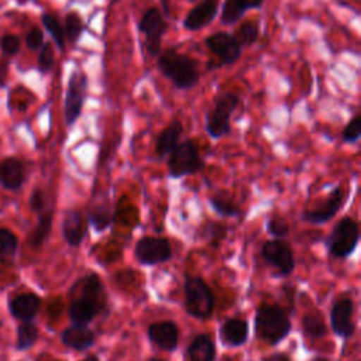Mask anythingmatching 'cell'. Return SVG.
Wrapping results in <instances>:
<instances>
[{"mask_svg":"<svg viewBox=\"0 0 361 361\" xmlns=\"http://www.w3.org/2000/svg\"><path fill=\"white\" fill-rule=\"evenodd\" d=\"M0 48L6 55H14L20 49V41L16 35L4 34L0 39Z\"/></svg>","mask_w":361,"mask_h":361,"instance_id":"37","label":"cell"},{"mask_svg":"<svg viewBox=\"0 0 361 361\" xmlns=\"http://www.w3.org/2000/svg\"><path fill=\"white\" fill-rule=\"evenodd\" d=\"M241 47H251L259 38V25L255 21H244L233 34Z\"/></svg>","mask_w":361,"mask_h":361,"instance_id":"26","label":"cell"},{"mask_svg":"<svg viewBox=\"0 0 361 361\" xmlns=\"http://www.w3.org/2000/svg\"><path fill=\"white\" fill-rule=\"evenodd\" d=\"M148 361H164V360H158V358H151V360H148Z\"/></svg>","mask_w":361,"mask_h":361,"instance_id":"46","label":"cell"},{"mask_svg":"<svg viewBox=\"0 0 361 361\" xmlns=\"http://www.w3.org/2000/svg\"><path fill=\"white\" fill-rule=\"evenodd\" d=\"M290 330V322L278 305L262 303L255 313V333L257 337L265 343L275 345L283 340Z\"/></svg>","mask_w":361,"mask_h":361,"instance_id":"2","label":"cell"},{"mask_svg":"<svg viewBox=\"0 0 361 361\" xmlns=\"http://www.w3.org/2000/svg\"><path fill=\"white\" fill-rule=\"evenodd\" d=\"M161 6H162V13L165 17H169L171 11H169V0H161Z\"/></svg>","mask_w":361,"mask_h":361,"instance_id":"42","label":"cell"},{"mask_svg":"<svg viewBox=\"0 0 361 361\" xmlns=\"http://www.w3.org/2000/svg\"><path fill=\"white\" fill-rule=\"evenodd\" d=\"M62 343L73 350H86L94 343V333L86 324H75L62 333Z\"/></svg>","mask_w":361,"mask_h":361,"instance_id":"20","label":"cell"},{"mask_svg":"<svg viewBox=\"0 0 361 361\" xmlns=\"http://www.w3.org/2000/svg\"><path fill=\"white\" fill-rule=\"evenodd\" d=\"M100 302L85 296H76L69 306V317L75 324H87L99 312Z\"/></svg>","mask_w":361,"mask_h":361,"instance_id":"18","label":"cell"},{"mask_svg":"<svg viewBox=\"0 0 361 361\" xmlns=\"http://www.w3.org/2000/svg\"><path fill=\"white\" fill-rule=\"evenodd\" d=\"M41 21H42L45 30L51 34L56 47L59 49H63L65 48V34H63V27L59 23V20L52 14H42Z\"/></svg>","mask_w":361,"mask_h":361,"instance_id":"30","label":"cell"},{"mask_svg":"<svg viewBox=\"0 0 361 361\" xmlns=\"http://www.w3.org/2000/svg\"><path fill=\"white\" fill-rule=\"evenodd\" d=\"M72 292H78V296H85L100 302L103 286L96 275H87L73 286Z\"/></svg>","mask_w":361,"mask_h":361,"instance_id":"25","label":"cell"},{"mask_svg":"<svg viewBox=\"0 0 361 361\" xmlns=\"http://www.w3.org/2000/svg\"><path fill=\"white\" fill-rule=\"evenodd\" d=\"M264 0H224L220 11L221 24L231 25L237 23L247 10L259 8Z\"/></svg>","mask_w":361,"mask_h":361,"instance_id":"16","label":"cell"},{"mask_svg":"<svg viewBox=\"0 0 361 361\" xmlns=\"http://www.w3.org/2000/svg\"><path fill=\"white\" fill-rule=\"evenodd\" d=\"M54 62H55V56H54L52 45L49 42L42 44L41 51H39V56H38V69L42 73H47L54 66Z\"/></svg>","mask_w":361,"mask_h":361,"instance_id":"35","label":"cell"},{"mask_svg":"<svg viewBox=\"0 0 361 361\" xmlns=\"http://www.w3.org/2000/svg\"><path fill=\"white\" fill-rule=\"evenodd\" d=\"M82 361H99V360H97L96 355H89V357H86V358L82 360Z\"/></svg>","mask_w":361,"mask_h":361,"instance_id":"43","label":"cell"},{"mask_svg":"<svg viewBox=\"0 0 361 361\" xmlns=\"http://www.w3.org/2000/svg\"><path fill=\"white\" fill-rule=\"evenodd\" d=\"M44 203H45V199H44V193L42 190L37 189L32 192L31 197H30V206L32 210L35 212H41L44 209Z\"/></svg>","mask_w":361,"mask_h":361,"instance_id":"40","label":"cell"},{"mask_svg":"<svg viewBox=\"0 0 361 361\" xmlns=\"http://www.w3.org/2000/svg\"><path fill=\"white\" fill-rule=\"evenodd\" d=\"M220 8V0H202L183 18V27L189 31H199L209 25Z\"/></svg>","mask_w":361,"mask_h":361,"instance_id":"14","label":"cell"},{"mask_svg":"<svg viewBox=\"0 0 361 361\" xmlns=\"http://www.w3.org/2000/svg\"><path fill=\"white\" fill-rule=\"evenodd\" d=\"M302 327L309 337H323L326 334V324L319 312H309L302 319Z\"/></svg>","mask_w":361,"mask_h":361,"instance_id":"27","label":"cell"},{"mask_svg":"<svg viewBox=\"0 0 361 361\" xmlns=\"http://www.w3.org/2000/svg\"><path fill=\"white\" fill-rule=\"evenodd\" d=\"M344 200V193L340 186L334 188L323 202H320L317 206H314L312 210H307L303 213V219L310 223H324L330 220L341 207Z\"/></svg>","mask_w":361,"mask_h":361,"instance_id":"13","label":"cell"},{"mask_svg":"<svg viewBox=\"0 0 361 361\" xmlns=\"http://www.w3.org/2000/svg\"><path fill=\"white\" fill-rule=\"evenodd\" d=\"M0 182L7 189H18L24 182V166L16 158L0 162Z\"/></svg>","mask_w":361,"mask_h":361,"instance_id":"23","label":"cell"},{"mask_svg":"<svg viewBox=\"0 0 361 361\" xmlns=\"http://www.w3.org/2000/svg\"><path fill=\"white\" fill-rule=\"evenodd\" d=\"M157 66L179 90H189L199 82L196 62L186 54H180L173 48L165 49L158 55Z\"/></svg>","mask_w":361,"mask_h":361,"instance_id":"1","label":"cell"},{"mask_svg":"<svg viewBox=\"0 0 361 361\" xmlns=\"http://www.w3.org/2000/svg\"><path fill=\"white\" fill-rule=\"evenodd\" d=\"M210 203H212L213 209H214L219 214H221V216H224V217L237 216L238 212H240L238 206H237L235 203H233L230 199L224 197V196H219V195L212 196V197H210Z\"/></svg>","mask_w":361,"mask_h":361,"instance_id":"33","label":"cell"},{"mask_svg":"<svg viewBox=\"0 0 361 361\" xmlns=\"http://www.w3.org/2000/svg\"><path fill=\"white\" fill-rule=\"evenodd\" d=\"M87 76L86 73L76 68L69 76L65 96V121L68 126H72L82 114L83 104L87 96Z\"/></svg>","mask_w":361,"mask_h":361,"instance_id":"6","label":"cell"},{"mask_svg":"<svg viewBox=\"0 0 361 361\" xmlns=\"http://www.w3.org/2000/svg\"><path fill=\"white\" fill-rule=\"evenodd\" d=\"M185 295L188 312L193 317L206 319L213 313L214 296L202 278L188 276L185 283Z\"/></svg>","mask_w":361,"mask_h":361,"instance_id":"5","label":"cell"},{"mask_svg":"<svg viewBox=\"0 0 361 361\" xmlns=\"http://www.w3.org/2000/svg\"><path fill=\"white\" fill-rule=\"evenodd\" d=\"M51 224H52V212L49 210L39 216L38 224L30 235V244L32 247H39L45 241V238L48 237V234L51 231Z\"/></svg>","mask_w":361,"mask_h":361,"instance_id":"28","label":"cell"},{"mask_svg":"<svg viewBox=\"0 0 361 361\" xmlns=\"http://www.w3.org/2000/svg\"><path fill=\"white\" fill-rule=\"evenodd\" d=\"M183 127L182 123L178 120L171 121L158 135L157 144H155V154L158 157H165L168 155L179 142V138L182 135Z\"/></svg>","mask_w":361,"mask_h":361,"instance_id":"22","label":"cell"},{"mask_svg":"<svg viewBox=\"0 0 361 361\" xmlns=\"http://www.w3.org/2000/svg\"><path fill=\"white\" fill-rule=\"evenodd\" d=\"M203 159L192 140L178 142L176 147L169 152L168 171L172 178H180L196 173L203 168Z\"/></svg>","mask_w":361,"mask_h":361,"instance_id":"4","label":"cell"},{"mask_svg":"<svg viewBox=\"0 0 361 361\" xmlns=\"http://www.w3.org/2000/svg\"><path fill=\"white\" fill-rule=\"evenodd\" d=\"M220 338L224 344L237 347L247 341L248 338V326L243 319L231 317L224 320L220 327Z\"/></svg>","mask_w":361,"mask_h":361,"instance_id":"17","label":"cell"},{"mask_svg":"<svg viewBox=\"0 0 361 361\" xmlns=\"http://www.w3.org/2000/svg\"><path fill=\"white\" fill-rule=\"evenodd\" d=\"M189 361H214L216 347L206 334H197L188 347Z\"/></svg>","mask_w":361,"mask_h":361,"instance_id":"24","label":"cell"},{"mask_svg":"<svg viewBox=\"0 0 361 361\" xmlns=\"http://www.w3.org/2000/svg\"><path fill=\"white\" fill-rule=\"evenodd\" d=\"M25 42H27V47L30 49H39L42 47V44H44V34H42V31L38 27H32L27 32Z\"/></svg>","mask_w":361,"mask_h":361,"instance_id":"39","label":"cell"},{"mask_svg":"<svg viewBox=\"0 0 361 361\" xmlns=\"http://www.w3.org/2000/svg\"><path fill=\"white\" fill-rule=\"evenodd\" d=\"M138 30L145 35V47L151 56H158L161 54L162 37L168 30V23L165 21L161 10L158 7H149L144 11L140 18Z\"/></svg>","mask_w":361,"mask_h":361,"instance_id":"8","label":"cell"},{"mask_svg":"<svg viewBox=\"0 0 361 361\" xmlns=\"http://www.w3.org/2000/svg\"><path fill=\"white\" fill-rule=\"evenodd\" d=\"M16 1H18V3H20V4H24V3H27V1H28V0H16Z\"/></svg>","mask_w":361,"mask_h":361,"instance_id":"45","label":"cell"},{"mask_svg":"<svg viewBox=\"0 0 361 361\" xmlns=\"http://www.w3.org/2000/svg\"><path fill=\"white\" fill-rule=\"evenodd\" d=\"M39 298L34 293H21V295H17L11 299L10 302V310L13 313L14 317L20 319V320H24V322H28L31 320L38 309H39Z\"/></svg>","mask_w":361,"mask_h":361,"instance_id":"19","label":"cell"},{"mask_svg":"<svg viewBox=\"0 0 361 361\" xmlns=\"http://www.w3.org/2000/svg\"><path fill=\"white\" fill-rule=\"evenodd\" d=\"M204 45L214 55V58H217L219 68L237 62L243 51V47L238 44L234 35L226 31H219L206 37Z\"/></svg>","mask_w":361,"mask_h":361,"instance_id":"9","label":"cell"},{"mask_svg":"<svg viewBox=\"0 0 361 361\" xmlns=\"http://www.w3.org/2000/svg\"><path fill=\"white\" fill-rule=\"evenodd\" d=\"M62 233L69 245H79L85 235V221L78 210H69L62 223Z\"/></svg>","mask_w":361,"mask_h":361,"instance_id":"21","label":"cell"},{"mask_svg":"<svg viewBox=\"0 0 361 361\" xmlns=\"http://www.w3.org/2000/svg\"><path fill=\"white\" fill-rule=\"evenodd\" d=\"M262 361H290V360H289V357L286 354L278 353V354H272V355L264 358Z\"/></svg>","mask_w":361,"mask_h":361,"instance_id":"41","label":"cell"},{"mask_svg":"<svg viewBox=\"0 0 361 361\" xmlns=\"http://www.w3.org/2000/svg\"><path fill=\"white\" fill-rule=\"evenodd\" d=\"M361 137V116L355 114L343 130V140L345 142H355Z\"/></svg>","mask_w":361,"mask_h":361,"instance_id":"36","label":"cell"},{"mask_svg":"<svg viewBox=\"0 0 361 361\" xmlns=\"http://www.w3.org/2000/svg\"><path fill=\"white\" fill-rule=\"evenodd\" d=\"M261 254L267 262L274 265L279 274L289 275L295 268L293 252L290 247L281 240H269L262 245Z\"/></svg>","mask_w":361,"mask_h":361,"instance_id":"11","label":"cell"},{"mask_svg":"<svg viewBox=\"0 0 361 361\" xmlns=\"http://www.w3.org/2000/svg\"><path fill=\"white\" fill-rule=\"evenodd\" d=\"M358 238V224L351 217H343L327 238L329 251L337 258H345L355 250Z\"/></svg>","mask_w":361,"mask_h":361,"instance_id":"7","label":"cell"},{"mask_svg":"<svg viewBox=\"0 0 361 361\" xmlns=\"http://www.w3.org/2000/svg\"><path fill=\"white\" fill-rule=\"evenodd\" d=\"M268 231L276 237H283L288 234V223L282 217H272L268 221Z\"/></svg>","mask_w":361,"mask_h":361,"instance_id":"38","label":"cell"},{"mask_svg":"<svg viewBox=\"0 0 361 361\" xmlns=\"http://www.w3.org/2000/svg\"><path fill=\"white\" fill-rule=\"evenodd\" d=\"M240 99L233 92L220 94L212 109L206 113V131L212 138H220L230 133L231 114L237 109Z\"/></svg>","mask_w":361,"mask_h":361,"instance_id":"3","label":"cell"},{"mask_svg":"<svg viewBox=\"0 0 361 361\" xmlns=\"http://www.w3.org/2000/svg\"><path fill=\"white\" fill-rule=\"evenodd\" d=\"M16 250H17L16 235L7 228H0V257L11 258L14 257Z\"/></svg>","mask_w":361,"mask_h":361,"instance_id":"34","label":"cell"},{"mask_svg":"<svg viewBox=\"0 0 361 361\" xmlns=\"http://www.w3.org/2000/svg\"><path fill=\"white\" fill-rule=\"evenodd\" d=\"M89 221L96 231H103L111 223V214L107 204H99L89 213Z\"/></svg>","mask_w":361,"mask_h":361,"instance_id":"32","label":"cell"},{"mask_svg":"<svg viewBox=\"0 0 361 361\" xmlns=\"http://www.w3.org/2000/svg\"><path fill=\"white\" fill-rule=\"evenodd\" d=\"M38 338V329L30 320L20 324L17 331V348L25 350L30 348Z\"/></svg>","mask_w":361,"mask_h":361,"instance_id":"31","label":"cell"},{"mask_svg":"<svg viewBox=\"0 0 361 361\" xmlns=\"http://www.w3.org/2000/svg\"><path fill=\"white\" fill-rule=\"evenodd\" d=\"M83 21L82 17L76 13V11H69L65 16V25H63V34H65V39L68 38V41L71 42H76L82 32H83Z\"/></svg>","mask_w":361,"mask_h":361,"instance_id":"29","label":"cell"},{"mask_svg":"<svg viewBox=\"0 0 361 361\" xmlns=\"http://www.w3.org/2000/svg\"><path fill=\"white\" fill-rule=\"evenodd\" d=\"M134 254L141 264L155 265L168 261L172 257V248L166 238L142 237L135 244Z\"/></svg>","mask_w":361,"mask_h":361,"instance_id":"10","label":"cell"},{"mask_svg":"<svg viewBox=\"0 0 361 361\" xmlns=\"http://www.w3.org/2000/svg\"><path fill=\"white\" fill-rule=\"evenodd\" d=\"M313 361H329L327 358H323V357H319V358H316V360H313Z\"/></svg>","mask_w":361,"mask_h":361,"instance_id":"44","label":"cell"},{"mask_svg":"<svg viewBox=\"0 0 361 361\" xmlns=\"http://www.w3.org/2000/svg\"><path fill=\"white\" fill-rule=\"evenodd\" d=\"M353 312H354V303L351 299L344 298L334 303L331 313H330V322L333 331L340 337H351L354 333V322H353Z\"/></svg>","mask_w":361,"mask_h":361,"instance_id":"12","label":"cell"},{"mask_svg":"<svg viewBox=\"0 0 361 361\" xmlns=\"http://www.w3.org/2000/svg\"><path fill=\"white\" fill-rule=\"evenodd\" d=\"M149 340L162 350H173L178 345L179 331L172 322H158L148 327Z\"/></svg>","mask_w":361,"mask_h":361,"instance_id":"15","label":"cell"}]
</instances>
